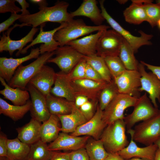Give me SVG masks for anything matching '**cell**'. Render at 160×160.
I'll return each instance as SVG.
<instances>
[{
	"mask_svg": "<svg viewBox=\"0 0 160 160\" xmlns=\"http://www.w3.org/2000/svg\"><path fill=\"white\" fill-rule=\"evenodd\" d=\"M69 4L62 1H57L54 5L47 7L36 13L21 17L18 20L25 25L36 28L47 22L61 24L67 23L73 19L67 12Z\"/></svg>",
	"mask_w": 160,
	"mask_h": 160,
	"instance_id": "obj_1",
	"label": "cell"
},
{
	"mask_svg": "<svg viewBox=\"0 0 160 160\" xmlns=\"http://www.w3.org/2000/svg\"><path fill=\"white\" fill-rule=\"evenodd\" d=\"M126 128L124 119L117 120L107 125L100 139L108 152L117 153L128 145L129 142L126 134Z\"/></svg>",
	"mask_w": 160,
	"mask_h": 160,
	"instance_id": "obj_2",
	"label": "cell"
},
{
	"mask_svg": "<svg viewBox=\"0 0 160 160\" xmlns=\"http://www.w3.org/2000/svg\"><path fill=\"white\" fill-rule=\"evenodd\" d=\"M110 27L105 25L90 26L87 25L83 20L73 19L67 23L64 27L58 30L54 39L60 44V47L67 44L69 42L95 31H105Z\"/></svg>",
	"mask_w": 160,
	"mask_h": 160,
	"instance_id": "obj_3",
	"label": "cell"
},
{
	"mask_svg": "<svg viewBox=\"0 0 160 160\" xmlns=\"http://www.w3.org/2000/svg\"><path fill=\"white\" fill-rule=\"evenodd\" d=\"M55 51L41 55L35 61L26 65H21L17 69L8 84L13 88L26 90L31 79L48 60L55 55Z\"/></svg>",
	"mask_w": 160,
	"mask_h": 160,
	"instance_id": "obj_4",
	"label": "cell"
},
{
	"mask_svg": "<svg viewBox=\"0 0 160 160\" xmlns=\"http://www.w3.org/2000/svg\"><path fill=\"white\" fill-rule=\"evenodd\" d=\"M134 140L148 146L160 137V110L153 116L143 121L132 129Z\"/></svg>",
	"mask_w": 160,
	"mask_h": 160,
	"instance_id": "obj_5",
	"label": "cell"
},
{
	"mask_svg": "<svg viewBox=\"0 0 160 160\" xmlns=\"http://www.w3.org/2000/svg\"><path fill=\"white\" fill-rule=\"evenodd\" d=\"M101 13L105 20L114 30L125 39L134 50L137 52L138 49L143 45H150L152 44L150 40L153 37L151 34H147L142 31H140V36H133L130 33L122 27L108 13L104 6V0L99 1Z\"/></svg>",
	"mask_w": 160,
	"mask_h": 160,
	"instance_id": "obj_6",
	"label": "cell"
},
{
	"mask_svg": "<svg viewBox=\"0 0 160 160\" xmlns=\"http://www.w3.org/2000/svg\"><path fill=\"white\" fill-rule=\"evenodd\" d=\"M138 98L119 93L103 111V121L108 125L117 120L124 119L125 110L134 107Z\"/></svg>",
	"mask_w": 160,
	"mask_h": 160,
	"instance_id": "obj_7",
	"label": "cell"
},
{
	"mask_svg": "<svg viewBox=\"0 0 160 160\" xmlns=\"http://www.w3.org/2000/svg\"><path fill=\"white\" fill-rule=\"evenodd\" d=\"M134 108L132 112L124 119L127 130L132 129L136 123L153 116L159 110L153 105L146 92L138 98Z\"/></svg>",
	"mask_w": 160,
	"mask_h": 160,
	"instance_id": "obj_8",
	"label": "cell"
},
{
	"mask_svg": "<svg viewBox=\"0 0 160 160\" xmlns=\"http://www.w3.org/2000/svg\"><path fill=\"white\" fill-rule=\"evenodd\" d=\"M55 56L50 58L47 63L56 64L61 71L65 74L70 73L84 59V56L72 47L67 45L59 47L55 51Z\"/></svg>",
	"mask_w": 160,
	"mask_h": 160,
	"instance_id": "obj_9",
	"label": "cell"
},
{
	"mask_svg": "<svg viewBox=\"0 0 160 160\" xmlns=\"http://www.w3.org/2000/svg\"><path fill=\"white\" fill-rule=\"evenodd\" d=\"M123 39L113 29L105 31L98 41L96 54L103 58L118 56Z\"/></svg>",
	"mask_w": 160,
	"mask_h": 160,
	"instance_id": "obj_10",
	"label": "cell"
},
{
	"mask_svg": "<svg viewBox=\"0 0 160 160\" xmlns=\"http://www.w3.org/2000/svg\"><path fill=\"white\" fill-rule=\"evenodd\" d=\"M141 75L138 70H126L121 75L114 79L119 93L137 98L140 97Z\"/></svg>",
	"mask_w": 160,
	"mask_h": 160,
	"instance_id": "obj_11",
	"label": "cell"
},
{
	"mask_svg": "<svg viewBox=\"0 0 160 160\" xmlns=\"http://www.w3.org/2000/svg\"><path fill=\"white\" fill-rule=\"evenodd\" d=\"M67 24V23H62L58 27L48 31H43L44 24L41 25L39 33L37 37L29 44L23 49L20 54L26 53L30 47L35 44L41 43L44 44H41L39 47L40 53L41 55L47 52H50L55 51L60 47V44L54 39V36L58 30L65 27Z\"/></svg>",
	"mask_w": 160,
	"mask_h": 160,
	"instance_id": "obj_12",
	"label": "cell"
},
{
	"mask_svg": "<svg viewBox=\"0 0 160 160\" xmlns=\"http://www.w3.org/2000/svg\"><path fill=\"white\" fill-rule=\"evenodd\" d=\"M138 71L141 75L139 91L147 92L153 106L158 108L156 101L157 100L160 103V80L152 72L146 71L145 66L140 62L138 65Z\"/></svg>",
	"mask_w": 160,
	"mask_h": 160,
	"instance_id": "obj_13",
	"label": "cell"
},
{
	"mask_svg": "<svg viewBox=\"0 0 160 160\" xmlns=\"http://www.w3.org/2000/svg\"><path fill=\"white\" fill-rule=\"evenodd\" d=\"M26 89L31 97L30 111L32 118L41 123L48 120L51 114L47 107L46 97L30 84H28Z\"/></svg>",
	"mask_w": 160,
	"mask_h": 160,
	"instance_id": "obj_14",
	"label": "cell"
},
{
	"mask_svg": "<svg viewBox=\"0 0 160 160\" xmlns=\"http://www.w3.org/2000/svg\"><path fill=\"white\" fill-rule=\"evenodd\" d=\"M103 111L98 105L96 111L92 118L78 127L71 135L76 136L85 135L96 140L100 139L103 132L107 126L103 119Z\"/></svg>",
	"mask_w": 160,
	"mask_h": 160,
	"instance_id": "obj_15",
	"label": "cell"
},
{
	"mask_svg": "<svg viewBox=\"0 0 160 160\" xmlns=\"http://www.w3.org/2000/svg\"><path fill=\"white\" fill-rule=\"evenodd\" d=\"M71 83L76 96L83 95L96 102L101 91L108 83L83 78L71 81Z\"/></svg>",
	"mask_w": 160,
	"mask_h": 160,
	"instance_id": "obj_16",
	"label": "cell"
},
{
	"mask_svg": "<svg viewBox=\"0 0 160 160\" xmlns=\"http://www.w3.org/2000/svg\"><path fill=\"white\" fill-rule=\"evenodd\" d=\"M40 54L39 48L32 49L28 55L20 58H0V77L8 83L13 76L17 68L23 63L34 58H37Z\"/></svg>",
	"mask_w": 160,
	"mask_h": 160,
	"instance_id": "obj_17",
	"label": "cell"
},
{
	"mask_svg": "<svg viewBox=\"0 0 160 160\" xmlns=\"http://www.w3.org/2000/svg\"><path fill=\"white\" fill-rule=\"evenodd\" d=\"M132 129L127 130V132L131 136L130 143L126 147L117 152L118 153L124 160L137 157L149 160H154L156 153L158 148L157 145L153 144L145 147H139L133 139Z\"/></svg>",
	"mask_w": 160,
	"mask_h": 160,
	"instance_id": "obj_18",
	"label": "cell"
},
{
	"mask_svg": "<svg viewBox=\"0 0 160 160\" xmlns=\"http://www.w3.org/2000/svg\"><path fill=\"white\" fill-rule=\"evenodd\" d=\"M90 137L74 136L67 133H60L57 138L51 142L48 147L50 150L75 151L85 147V145Z\"/></svg>",
	"mask_w": 160,
	"mask_h": 160,
	"instance_id": "obj_19",
	"label": "cell"
},
{
	"mask_svg": "<svg viewBox=\"0 0 160 160\" xmlns=\"http://www.w3.org/2000/svg\"><path fill=\"white\" fill-rule=\"evenodd\" d=\"M56 76L54 69L44 65L30 81L29 84L35 87L45 96L50 94L52 86Z\"/></svg>",
	"mask_w": 160,
	"mask_h": 160,
	"instance_id": "obj_20",
	"label": "cell"
},
{
	"mask_svg": "<svg viewBox=\"0 0 160 160\" xmlns=\"http://www.w3.org/2000/svg\"><path fill=\"white\" fill-rule=\"evenodd\" d=\"M39 29L33 27L29 32L24 37L17 40H12L9 37V34L12 29L10 28L9 31L4 34L3 33L0 41V52L4 51L8 52L9 55H12L14 52L18 50L16 55H20V53L24 48L23 47L30 42L33 41V38L38 31Z\"/></svg>",
	"mask_w": 160,
	"mask_h": 160,
	"instance_id": "obj_21",
	"label": "cell"
},
{
	"mask_svg": "<svg viewBox=\"0 0 160 160\" xmlns=\"http://www.w3.org/2000/svg\"><path fill=\"white\" fill-rule=\"evenodd\" d=\"M104 31H98L95 33L70 41L66 45L71 46L84 56L95 55L98 41Z\"/></svg>",
	"mask_w": 160,
	"mask_h": 160,
	"instance_id": "obj_22",
	"label": "cell"
},
{
	"mask_svg": "<svg viewBox=\"0 0 160 160\" xmlns=\"http://www.w3.org/2000/svg\"><path fill=\"white\" fill-rule=\"evenodd\" d=\"M54 86L50 93L53 95L74 102L76 95L71 85V81L67 74L62 71L56 73Z\"/></svg>",
	"mask_w": 160,
	"mask_h": 160,
	"instance_id": "obj_23",
	"label": "cell"
},
{
	"mask_svg": "<svg viewBox=\"0 0 160 160\" xmlns=\"http://www.w3.org/2000/svg\"><path fill=\"white\" fill-rule=\"evenodd\" d=\"M70 14L73 18L78 16L87 17L95 25H102L105 20L101 11L97 5V1L95 0H83L79 7Z\"/></svg>",
	"mask_w": 160,
	"mask_h": 160,
	"instance_id": "obj_24",
	"label": "cell"
},
{
	"mask_svg": "<svg viewBox=\"0 0 160 160\" xmlns=\"http://www.w3.org/2000/svg\"><path fill=\"white\" fill-rule=\"evenodd\" d=\"M57 116L61 123V131L67 133L73 132L78 127L88 121L75 104L70 113Z\"/></svg>",
	"mask_w": 160,
	"mask_h": 160,
	"instance_id": "obj_25",
	"label": "cell"
},
{
	"mask_svg": "<svg viewBox=\"0 0 160 160\" xmlns=\"http://www.w3.org/2000/svg\"><path fill=\"white\" fill-rule=\"evenodd\" d=\"M41 122L32 118L23 127L16 129L17 138L22 142L29 145L40 139Z\"/></svg>",
	"mask_w": 160,
	"mask_h": 160,
	"instance_id": "obj_26",
	"label": "cell"
},
{
	"mask_svg": "<svg viewBox=\"0 0 160 160\" xmlns=\"http://www.w3.org/2000/svg\"><path fill=\"white\" fill-rule=\"evenodd\" d=\"M1 84L4 88L0 91V93L4 97L12 103L13 105L22 106L26 104L29 100L30 94L28 90L19 88H13L7 84L6 81L0 77Z\"/></svg>",
	"mask_w": 160,
	"mask_h": 160,
	"instance_id": "obj_27",
	"label": "cell"
},
{
	"mask_svg": "<svg viewBox=\"0 0 160 160\" xmlns=\"http://www.w3.org/2000/svg\"><path fill=\"white\" fill-rule=\"evenodd\" d=\"M60 121L57 115L51 114L49 119L41 124L40 139L43 142H52L57 138L61 131Z\"/></svg>",
	"mask_w": 160,
	"mask_h": 160,
	"instance_id": "obj_28",
	"label": "cell"
},
{
	"mask_svg": "<svg viewBox=\"0 0 160 160\" xmlns=\"http://www.w3.org/2000/svg\"><path fill=\"white\" fill-rule=\"evenodd\" d=\"M145 0H132L131 4L123 11L125 20L128 23L139 25L146 21L143 3Z\"/></svg>",
	"mask_w": 160,
	"mask_h": 160,
	"instance_id": "obj_29",
	"label": "cell"
},
{
	"mask_svg": "<svg viewBox=\"0 0 160 160\" xmlns=\"http://www.w3.org/2000/svg\"><path fill=\"white\" fill-rule=\"evenodd\" d=\"M47 107L51 114L65 115L71 113L74 102L52 95L46 96Z\"/></svg>",
	"mask_w": 160,
	"mask_h": 160,
	"instance_id": "obj_30",
	"label": "cell"
},
{
	"mask_svg": "<svg viewBox=\"0 0 160 160\" xmlns=\"http://www.w3.org/2000/svg\"><path fill=\"white\" fill-rule=\"evenodd\" d=\"M7 157L9 160H27L30 146L21 142L17 137L7 139Z\"/></svg>",
	"mask_w": 160,
	"mask_h": 160,
	"instance_id": "obj_31",
	"label": "cell"
},
{
	"mask_svg": "<svg viewBox=\"0 0 160 160\" xmlns=\"http://www.w3.org/2000/svg\"><path fill=\"white\" fill-rule=\"evenodd\" d=\"M31 101L29 100L25 105L17 106L11 105L2 98H0V114L8 116L16 121L22 119L30 111Z\"/></svg>",
	"mask_w": 160,
	"mask_h": 160,
	"instance_id": "obj_32",
	"label": "cell"
},
{
	"mask_svg": "<svg viewBox=\"0 0 160 160\" xmlns=\"http://www.w3.org/2000/svg\"><path fill=\"white\" fill-rule=\"evenodd\" d=\"M133 49L123 38L118 56L127 70H138L139 63Z\"/></svg>",
	"mask_w": 160,
	"mask_h": 160,
	"instance_id": "obj_33",
	"label": "cell"
},
{
	"mask_svg": "<svg viewBox=\"0 0 160 160\" xmlns=\"http://www.w3.org/2000/svg\"><path fill=\"white\" fill-rule=\"evenodd\" d=\"M55 152L49 150L47 143L40 139L30 145L26 160H50Z\"/></svg>",
	"mask_w": 160,
	"mask_h": 160,
	"instance_id": "obj_34",
	"label": "cell"
},
{
	"mask_svg": "<svg viewBox=\"0 0 160 160\" xmlns=\"http://www.w3.org/2000/svg\"><path fill=\"white\" fill-rule=\"evenodd\" d=\"M84 58L105 81L108 83L112 81L113 79L104 58L95 54L84 56Z\"/></svg>",
	"mask_w": 160,
	"mask_h": 160,
	"instance_id": "obj_35",
	"label": "cell"
},
{
	"mask_svg": "<svg viewBox=\"0 0 160 160\" xmlns=\"http://www.w3.org/2000/svg\"><path fill=\"white\" fill-rule=\"evenodd\" d=\"M85 148L90 160H104L108 154L100 139L96 140L90 137Z\"/></svg>",
	"mask_w": 160,
	"mask_h": 160,
	"instance_id": "obj_36",
	"label": "cell"
},
{
	"mask_svg": "<svg viewBox=\"0 0 160 160\" xmlns=\"http://www.w3.org/2000/svg\"><path fill=\"white\" fill-rule=\"evenodd\" d=\"M119 93L114 79L107 83L101 91L98 98L99 106L103 111L111 101Z\"/></svg>",
	"mask_w": 160,
	"mask_h": 160,
	"instance_id": "obj_37",
	"label": "cell"
},
{
	"mask_svg": "<svg viewBox=\"0 0 160 160\" xmlns=\"http://www.w3.org/2000/svg\"><path fill=\"white\" fill-rule=\"evenodd\" d=\"M153 1L145 0L143 3L146 17V21L153 28L157 25V22L160 18V3H152Z\"/></svg>",
	"mask_w": 160,
	"mask_h": 160,
	"instance_id": "obj_38",
	"label": "cell"
},
{
	"mask_svg": "<svg viewBox=\"0 0 160 160\" xmlns=\"http://www.w3.org/2000/svg\"><path fill=\"white\" fill-rule=\"evenodd\" d=\"M104 58L113 79L119 76L127 70L118 56H107Z\"/></svg>",
	"mask_w": 160,
	"mask_h": 160,
	"instance_id": "obj_39",
	"label": "cell"
},
{
	"mask_svg": "<svg viewBox=\"0 0 160 160\" xmlns=\"http://www.w3.org/2000/svg\"><path fill=\"white\" fill-rule=\"evenodd\" d=\"M86 63L87 62L84 58L79 63L70 73L67 74L71 81L85 78Z\"/></svg>",
	"mask_w": 160,
	"mask_h": 160,
	"instance_id": "obj_40",
	"label": "cell"
},
{
	"mask_svg": "<svg viewBox=\"0 0 160 160\" xmlns=\"http://www.w3.org/2000/svg\"><path fill=\"white\" fill-rule=\"evenodd\" d=\"M16 0H0V13L10 12L17 14L22 12L21 9L16 5Z\"/></svg>",
	"mask_w": 160,
	"mask_h": 160,
	"instance_id": "obj_41",
	"label": "cell"
},
{
	"mask_svg": "<svg viewBox=\"0 0 160 160\" xmlns=\"http://www.w3.org/2000/svg\"><path fill=\"white\" fill-rule=\"evenodd\" d=\"M85 78L97 81L106 82L100 75L87 62L85 68Z\"/></svg>",
	"mask_w": 160,
	"mask_h": 160,
	"instance_id": "obj_42",
	"label": "cell"
},
{
	"mask_svg": "<svg viewBox=\"0 0 160 160\" xmlns=\"http://www.w3.org/2000/svg\"><path fill=\"white\" fill-rule=\"evenodd\" d=\"M92 101L89 100L79 108L87 121L92 118L95 114L93 101Z\"/></svg>",
	"mask_w": 160,
	"mask_h": 160,
	"instance_id": "obj_43",
	"label": "cell"
},
{
	"mask_svg": "<svg viewBox=\"0 0 160 160\" xmlns=\"http://www.w3.org/2000/svg\"><path fill=\"white\" fill-rule=\"evenodd\" d=\"M70 153L71 160H90L85 147Z\"/></svg>",
	"mask_w": 160,
	"mask_h": 160,
	"instance_id": "obj_44",
	"label": "cell"
},
{
	"mask_svg": "<svg viewBox=\"0 0 160 160\" xmlns=\"http://www.w3.org/2000/svg\"><path fill=\"white\" fill-rule=\"evenodd\" d=\"M21 17V14L11 13V16L8 19L0 23V33L7 30L15 21L19 20Z\"/></svg>",
	"mask_w": 160,
	"mask_h": 160,
	"instance_id": "obj_45",
	"label": "cell"
},
{
	"mask_svg": "<svg viewBox=\"0 0 160 160\" xmlns=\"http://www.w3.org/2000/svg\"><path fill=\"white\" fill-rule=\"evenodd\" d=\"M6 136L1 133L0 136V157H7V141Z\"/></svg>",
	"mask_w": 160,
	"mask_h": 160,
	"instance_id": "obj_46",
	"label": "cell"
},
{
	"mask_svg": "<svg viewBox=\"0 0 160 160\" xmlns=\"http://www.w3.org/2000/svg\"><path fill=\"white\" fill-rule=\"evenodd\" d=\"M50 160H71L70 153L57 152L55 151Z\"/></svg>",
	"mask_w": 160,
	"mask_h": 160,
	"instance_id": "obj_47",
	"label": "cell"
},
{
	"mask_svg": "<svg viewBox=\"0 0 160 160\" xmlns=\"http://www.w3.org/2000/svg\"><path fill=\"white\" fill-rule=\"evenodd\" d=\"M140 62L146 66L148 69L155 75L160 80V66H157L150 65L141 61Z\"/></svg>",
	"mask_w": 160,
	"mask_h": 160,
	"instance_id": "obj_48",
	"label": "cell"
},
{
	"mask_svg": "<svg viewBox=\"0 0 160 160\" xmlns=\"http://www.w3.org/2000/svg\"><path fill=\"white\" fill-rule=\"evenodd\" d=\"M16 1L21 6L22 13L21 14L22 16L30 15V13L27 8L29 7V4L25 0H16Z\"/></svg>",
	"mask_w": 160,
	"mask_h": 160,
	"instance_id": "obj_49",
	"label": "cell"
},
{
	"mask_svg": "<svg viewBox=\"0 0 160 160\" xmlns=\"http://www.w3.org/2000/svg\"><path fill=\"white\" fill-rule=\"evenodd\" d=\"M89 100V99L86 97L82 95L76 96L74 103L75 106L79 108L82 105Z\"/></svg>",
	"mask_w": 160,
	"mask_h": 160,
	"instance_id": "obj_50",
	"label": "cell"
},
{
	"mask_svg": "<svg viewBox=\"0 0 160 160\" xmlns=\"http://www.w3.org/2000/svg\"><path fill=\"white\" fill-rule=\"evenodd\" d=\"M30 1L32 3L37 4L39 6V10L47 7L48 5L47 1L45 0H30Z\"/></svg>",
	"mask_w": 160,
	"mask_h": 160,
	"instance_id": "obj_51",
	"label": "cell"
},
{
	"mask_svg": "<svg viewBox=\"0 0 160 160\" xmlns=\"http://www.w3.org/2000/svg\"><path fill=\"white\" fill-rule=\"evenodd\" d=\"M104 160H124L117 153H109Z\"/></svg>",
	"mask_w": 160,
	"mask_h": 160,
	"instance_id": "obj_52",
	"label": "cell"
},
{
	"mask_svg": "<svg viewBox=\"0 0 160 160\" xmlns=\"http://www.w3.org/2000/svg\"><path fill=\"white\" fill-rule=\"evenodd\" d=\"M154 160H160V149L159 148L156 152Z\"/></svg>",
	"mask_w": 160,
	"mask_h": 160,
	"instance_id": "obj_53",
	"label": "cell"
},
{
	"mask_svg": "<svg viewBox=\"0 0 160 160\" xmlns=\"http://www.w3.org/2000/svg\"><path fill=\"white\" fill-rule=\"evenodd\" d=\"M154 144L157 145L158 148L160 149V137L155 141Z\"/></svg>",
	"mask_w": 160,
	"mask_h": 160,
	"instance_id": "obj_54",
	"label": "cell"
},
{
	"mask_svg": "<svg viewBox=\"0 0 160 160\" xmlns=\"http://www.w3.org/2000/svg\"><path fill=\"white\" fill-rule=\"evenodd\" d=\"M149 160L142 159H141V158H137V157H134V158H133L129 159H127V160Z\"/></svg>",
	"mask_w": 160,
	"mask_h": 160,
	"instance_id": "obj_55",
	"label": "cell"
},
{
	"mask_svg": "<svg viewBox=\"0 0 160 160\" xmlns=\"http://www.w3.org/2000/svg\"><path fill=\"white\" fill-rule=\"evenodd\" d=\"M118 2L120 3V4H124L127 1V0H117Z\"/></svg>",
	"mask_w": 160,
	"mask_h": 160,
	"instance_id": "obj_56",
	"label": "cell"
},
{
	"mask_svg": "<svg viewBox=\"0 0 160 160\" xmlns=\"http://www.w3.org/2000/svg\"><path fill=\"white\" fill-rule=\"evenodd\" d=\"M157 25H158V27L160 29V18L158 20V22H157Z\"/></svg>",
	"mask_w": 160,
	"mask_h": 160,
	"instance_id": "obj_57",
	"label": "cell"
},
{
	"mask_svg": "<svg viewBox=\"0 0 160 160\" xmlns=\"http://www.w3.org/2000/svg\"><path fill=\"white\" fill-rule=\"evenodd\" d=\"M156 2H158L160 3V0L157 1Z\"/></svg>",
	"mask_w": 160,
	"mask_h": 160,
	"instance_id": "obj_58",
	"label": "cell"
},
{
	"mask_svg": "<svg viewBox=\"0 0 160 160\" xmlns=\"http://www.w3.org/2000/svg\"></svg>",
	"mask_w": 160,
	"mask_h": 160,
	"instance_id": "obj_59",
	"label": "cell"
}]
</instances>
